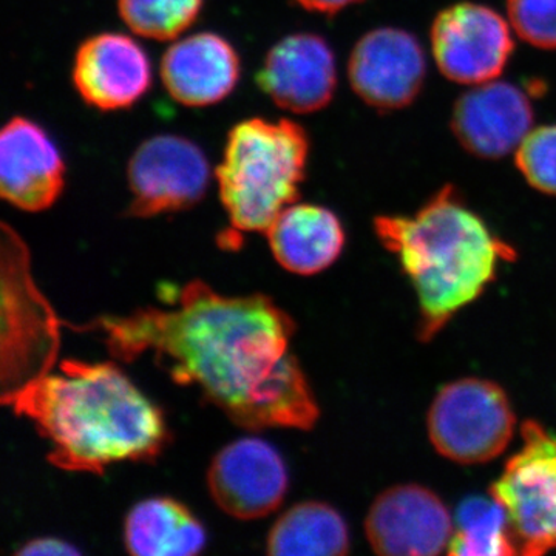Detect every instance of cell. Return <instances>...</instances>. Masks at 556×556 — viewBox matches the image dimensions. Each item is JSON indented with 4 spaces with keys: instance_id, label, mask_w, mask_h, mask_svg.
<instances>
[{
    "instance_id": "1",
    "label": "cell",
    "mask_w": 556,
    "mask_h": 556,
    "mask_svg": "<svg viewBox=\"0 0 556 556\" xmlns=\"http://www.w3.org/2000/svg\"><path fill=\"white\" fill-rule=\"evenodd\" d=\"M79 332H100L113 358H153L179 386L199 388L247 430H311L320 412L291 351L295 324L268 295L229 298L201 280L186 283L172 308L101 316Z\"/></svg>"
},
{
    "instance_id": "2",
    "label": "cell",
    "mask_w": 556,
    "mask_h": 556,
    "mask_svg": "<svg viewBox=\"0 0 556 556\" xmlns=\"http://www.w3.org/2000/svg\"><path fill=\"white\" fill-rule=\"evenodd\" d=\"M50 444L47 459L65 471L101 475L112 464L152 463L169 441L163 412L113 362H61L60 372L9 401Z\"/></svg>"
},
{
    "instance_id": "3",
    "label": "cell",
    "mask_w": 556,
    "mask_h": 556,
    "mask_svg": "<svg viewBox=\"0 0 556 556\" xmlns=\"http://www.w3.org/2000/svg\"><path fill=\"white\" fill-rule=\"evenodd\" d=\"M375 230L416 289L422 342L481 298L501 263L517 257L452 186H444L415 215L376 218Z\"/></svg>"
},
{
    "instance_id": "4",
    "label": "cell",
    "mask_w": 556,
    "mask_h": 556,
    "mask_svg": "<svg viewBox=\"0 0 556 556\" xmlns=\"http://www.w3.org/2000/svg\"><path fill=\"white\" fill-rule=\"evenodd\" d=\"M309 141L294 121L251 118L229 131L215 169L233 232H263L300 197Z\"/></svg>"
},
{
    "instance_id": "5",
    "label": "cell",
    "mask_w": 556,
    "mask_h": 556,
    "mask_svg": "<svg viewBox=\"0 0 556 556\" xmlns=\"http://www.w3.org/2000/svg\"><path fill=\"white\" fill-rule=\"evenodd\" d=\"M2 402L51 372L62 321L36 287L21 237L2 225Z\"/></svg>"
},
{
    "instance_id": "6",
    "label": "cell",
    "mask_w": 556,
    "mask_h": 556,
    "mask_svg": "<svg viewBox=\"0 0 556 556\" xmlns=\"http://www.w3.org/2000/svg\"><path fill=\"white\" fill-rule=\"evenodd\" d=\"M515 424L506 391L478 378L442 387L427 416L431 444L439 455L457 464H484L503 455Z\"/></svg>"
},
{
    "instance_id": "7",
    "label": "cell",
    "mask_w": 556,
    "mask_h": 556,
    "mask_svg": "<svg viewBox=\"0 0 556 556\" xmlns=\"http://www.w3.org/2000/svg\"><path fill=\"white\" fill-rule=\"evenodd\" d=\"M521 437L490 496L506 508L519 554L536 556L556 551V434L526 420Z\"/></svg>"
},
{
    "instance_id": "8",
    "label": "cell",
    "mask_w": 556,
    "mask_h": 556,
    "mask_svg": "<svg viewBox=\"0 0 556 556\" xmlns=\"http://www.w3.org/2000/svg\"><path fill=\"white\" fill-rule=\"evenodd\" d=\"M506 17L481 3L460 2L431 25V51L439 72L453 83L479 86L500 78L515 50Z\"/></svg>"
},
{
    "instance_id": "9",
    "label": "cell",
    "mask_w": 556,
    "mask_h": 556,
    "mask_svg": "<svg viewBox=\"0 0 556 556\" xmlns=\"http://www.w3.org/2000/svg\"><path fill=\"white\" fill-rule=\"evenodd\" d=\"M211 169L203 150L178 135L146 139L129 161V215L149 218L195 206L208 188Z\"/></svg>"
},
{
    "instance_id": "10",
    "label": "cell",
    "mask_w": 556,
    "mask_h": 556,
    "mask_svg": "<svg viewBox=\"0 0 556 556\" xmlns=\"http://www.w3.org/2000/svg\"><path fill=\"white\" fill-rule=\"evenodd\" d=\"M288 470L269 442L241 438L219 450L207 471L212 500L229 517L265 518L283 503Z\"/></svg>"
},
{
    "instance_id": "11",
    "label": "cell",
    "mask_w": 556,
    "mask_h": 556,
    "mask_svg": "<svg viewBox=\"0 0 556 556\" xmlns=\"http://www.w3.org/2000/svg\"><path fill=\"white\" fill-rule=\"evenodd\" d=\"M453 532L447 506L437 493L417 484L380 493L365 519V535L379 555H439L448 551Z\"/></svg>"
},
{
    "instance_id": "12",
    "label": "cell",
    "mask_w": 556,
    "mask_h": 556,
    "mask_svg": "<svg viewBox=\"0 0 556 556\" xmlns=\"http://www.w3.org/2000/svg\"><path fill=\"white\" fill-rule=\"evenodd\" d=\"M427 58L412 33L383 27L357 40L348 62L354 93L378 110L407 108L419 97Z\"/></svg>"
},
{
    "instance_id": "13",
    "label": "cell",
    "mask_w": 556,
    "mask_h": 556,
    "mask_svg": "<svg viewBox=\"0 0 556 556\" xmlns=\"http://www.w3.org/2000/svg\"><path fill=\"white\" fill-rule=\"evenodd\" d=\"M260 89L278 108L306 115L327 108L338 89V65L327 40L298 33L278 40L257 73Z\"/></svg>"
},
{
    "instance_id": "14",
    "label": "cell",
    "mask_w": 556,
    "mask_h": 556,
    "mask_svg": "<svg viewBox=\"0 0 556 556\" xmlns=\"http://www.w3.org/2000/svg\"><path fill=\"white\" fill-rule=\"evenodd\" d=\"M452 129L471 155L500 160L517 152L533 129V108L517 86L490 80L466 91L456 101Z\"/></svg>"
},
{
    "instance_id": "15",
    "label": "cell",
    "mask_w": 556,
    "mask_h": 556,
    "mask_svg": "<svg viewBox=\"0 0 556 556\" xmlns=\"http://www.w3.org/2000/svg\"><path fill=\"white\" fill-rule=\"evenodd\" d=\"M65 164L47 131L31 119H10L0 134V193L11 206L42 212L60 199Z\"/></svg>"
},
{
    "instance_id": "16",
    "label": "cell",
    "mask_w": 556,
    "mask_h": 556,
    "mask_svg": "<svg viewBox=\"0 0 556 556\" xmlns=\"http://www.w3.org/2000/svg\"><path fill=\"white\" fill-rule=\"evenodd\" d=\"M73 83L87 104L104 112L129 109L152 84V68L137 40L121 33H101L80 43Z\"/></svg>"
},
{
    "instance_id": "17",
    "label": "cell",
    "mask_w": 556,
    "mask_h": 556,
    "mask_svg": "<svg viewBox=\"0 0 556 556\" xmlns=\"http://www.w3.org/2000/svg\"><path fill=\"white\" fill-rule=\"evenodd\" d=\"M161 79L167 93L179 104L188 108L217 104L239 83V53L215 33L188 36L164 53Z\"/></svg>"
},
{
    "instance_id": "18",
    "label": "cell",
    "mask_w": 556,
    "mask_h": 556,
    "mask_svg": "<svg viewBox=\"0 0 556 556\" xmlns=\"http://www.w3.org/2000/svg\"><path fill=\"white\" fill-rule=\"evenodd\" d=\"M266 237L278 265L299 276L328 269L345 247V230L338 215L317 204H289Z\"/></svg>"
},
{
    "instance_id": "19",
    "label": "cell",
    "mask_w": 556,
    "mask_h": 556,
    "mask_svg": "<svg viewBox=\"0 0 556 556\" xmlns=\"http://www.w3.org/2000/svg\"><path fill=\"white\" fill-rule=\"evenodd\" d=\"M124 544L129 554L137 556L199 555L206 546V530L174 497H148L127 514Z\"/></svg>"
},
{
    "instance_id": "20",
    "label": "cell",
    "mask_w": 556,
    "mask_h": 556,
    "mask_svg": "<svg viewBox=\"0 0 556 556\" xmlns=\"http://www.w3.org/2000/svg\"><path fill=\"white\" fill-rule=\"evenodd\" d=\"M350 551L345 519L336 508L305 501L288 508L266 538V552L276 556H340Z\"/></svg>"
},
{
    "instance_id": "21",
    "label": "cell",
    "mask_w": 556,
    "mask_h": 556,
    "mask_svg": "<svg viewBox=\"0 0 556 556\" xmlns=\"http://www.w3.org/2000/svg\"><path fill=\"white\" fill-rule=\"evenodd\" d=\"M447 554L459 556H500L519 554L506 508L490 496L468 497L456 515Z\"/></svg>"
},
{
    "instance_id": "22",
    "label": "cell",
    "mask_w": 556,
    "mask_h": 556,
    "mask_svg": "<svg viewBox=\"0 0 556 556\" xmlns=\"http://www.w3.org/2000/svg\"><path fill=\"white\" fill-rule=\"evenodd\" d=\"M203 0H118L121 20L135 35L177 39L200 16Z\"/></svg>"
},
{
    "instance_id": "23",
    "label": "cell",
    "mask_w": 556,
    "mask_h": 556,
    "mask_svg": "<svg viewBox=\"0 0 556 556\" xmlns=\"http://www.w3.org/2000/svg\"><path fill=\"white\" fill-rule=\"evenodd\" d=\"M515 164L533 189L556 197V126L530 130L515 152Z\"/></svg>"
},
{
    "instance_id": "24",
    "label": "cell",
    "mask_w": 556,
    "mask_h": 556,
    "mask_svg": "<svg viewBox=\"0 0 556 556\" xmlns=\"http://www.w3.org/2000/svg\"><path fill=\"white\" fill-rule=\"evenodd\" d=\"M515 35L541 50H556V0H506Z\"/></svg>"
},
{
    "instance_id": "25",
    "label": "cell",
    "mask_w": 556,
    "mask_h": 556,
    "mask_svg": "<svg viewBox=\"0 0 556 556\" xmlns=\"http://www.w3.org/2000/svg\"><path fill=\"white\" fill-rule=\"evenodd\" d=\"M79 551L65 541L56 538H38V540L28 541L17 552V555L24 556H54V555H78Z\"/></svg>"
},
{
    "instance_id": "26",
    "label": "cell",
    "mask_w": 556,
    "mask_h": 556,
    "mask_svg": "<svg viewBox=\"0 0 556 556\" xmlns=\"http://www.w3.org/2000/svg\"><path fill=\"white\" fill-rule=\"evenodd\" d=\"M295 2L305 10L314 11V13L336 14L348 9V7L364 2V0H295Z\"/></svg>"
}]
</instances>
